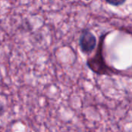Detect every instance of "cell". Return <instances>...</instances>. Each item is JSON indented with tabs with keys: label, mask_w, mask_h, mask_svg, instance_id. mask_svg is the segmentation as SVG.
Segmentation results:
<instances>
[{
	"label": "cell",
	"mask_w": 132,
	"mask_h": 132,
	"mask_svg": "<svg viewBox=\"0 0 132 132\" xmlns=\"http://www.w3.org/2000/svg\"><path fill=\"white\" fill-rule=\"evenodd\" d=\"M85 1H89V0H85Z\"/></svg>",
	"instance_id": "obj_4"
},
{
	"label": "cell",
	"mask_w": 132,
	"mask_h": 132,
	"mask_svg": "<svg viewBox=\"0 0 132 132\" xmlns=\"http://www.w3.org/2000/svg\"><path fill=\"white\" fill-rule=\"evenodd\" d=\"M104 38V36H102V38L101 37L100 43L98 46V50L96 55H94V57L87 60V66L90 67V69L99 75L110 74L113 73L112 69H111L110 67H108V66H107L103 58L102 46H103Z\"/></svg>",
	"instance_id": "obj_1"
},
{
	"label": "cell",
	"mask_w": 132,
	"mask_h": 132,
	"mask_svg": "<svg viewBox=\"0 0 132 132\" xmlns=\"http://www.w3.org/2000/svg\"><path fill=\"white\" fill-rule=\"evenodd\" d=\"M79 45L82 53L90 55L95 50L97 46V39L89 29H84L80 34Z\"/></svg>",
	"instance_id": "obj_2"
},
{
	"label": "cell",
	"mask_w": 132,
	"mask_h": 132,
	"mask_svg": "<svg viewBox=\"0 0 132 132\" xmlns=\"http://www.w3.org/2000/svg\"><path fill=\"white\" fill-rule=\"evenodd\" d=\"M108 4L111 5H114V6H119V5H123L126 0H105Z\"/></svg>",
	"instance_id": "obj_3"
}]
</instances>
